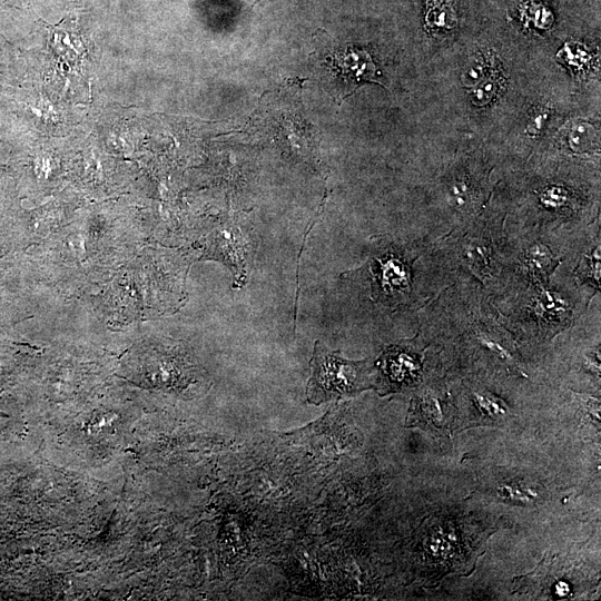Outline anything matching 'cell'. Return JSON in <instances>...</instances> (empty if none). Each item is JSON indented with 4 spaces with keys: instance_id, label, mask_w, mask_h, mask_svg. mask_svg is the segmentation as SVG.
<instances>
[{
    "instance_id": "1",
    "label": "cell",
    "mask_w": 601,
    "mask_h": 601,
    "mask_svg": "<svg viewBox=\"0 0 601 601\" xmlns=\"http://www.w3.org/2000/svg\"><path fill=\"white\" fill-rule=\"evenodd\" d=\"M311 368L306 394L307 401L316 405L370 387L366 362L347 361L318 341L315 343Z\"/></svg>"
},
{
    "instance_id": "2",
    "label": "cell",
    "mask_w": 601,
    "mask_h": 601,
    "mask_svg": "<svg viewBox=\"0 0 601 601\" xmlns=\"http://www.w3.org/2000/svg\"><path fill=\"white\" fill-rule=\"evenodd\" d=\"M332 67L336 75L347 85H359L362 82L382 85L380 70L371 55L363 49L348 47L336 52L332 58Z\"/></svg>"
},
{
    "instance_id": "3",
    "label": "cell",
    "mask_w": 601,
    "mask_h": 601,
    "mask_svg": "<svg viewBox=\"0 0 601 601\" xmlns=\"http://www.w3.org/2000/svg\"><path fill=\"white\" fill-rule=\"evenodd\" d=\"M417 370L415 359L406 352L388 351L383 359L382 372L391 386H400L407 382Z\"/></svg>"
},
{
    "instance_id": "4",
    "label": "cell",
    "mask_w": 601,
    "mask_h": 601,
    "mask_svg": "<svg viewBox=\"0 0 601 601\" xmlns=\"http://www.w3.org/2000/svg\"><path fill=\"white\" fill-rule=\"evenodd\" d=\"M495 60L491 52L476 51L465 63L461 80L465 87L472 88L489 75L496 71Z\"/></svg>"
},
{
    "instance_id": "5",
    "label": "cell",
    "mask_w": 601,
    "mask_h": 601,
    "mask_svg": "<svg viewBox=\"0 0 601 601\" xmlns=\"http://www.w3.org/2000/svg\"><path fill=\"white\" fill-rule=\"evenodd\" d=\"M378 277L386 293H401L408 286L406 267L396 257H390L382 262Z\"/></svg>"
},
{
    "instance_id": "6",
    "label": "cell",
    "mask_w": 601,
    "mask_h": 601,
    "mask_svg": "<svg viewBox=\"0 0 601 601\" xmlns=\"http://www.w3.org/2000/svg\"><path fill=\"white\" fill-rule=\"evenodd\" d=\"M441 421L442 412L437 400L430 396L413 400L406 422L407 425L431 423L439 426Z\"/></svg>"
},
{
    "instance_id": "7",
    "label": "cell",
    "mask_w": 601,
    "mask_h": 601,
    "mask_svg": "<svg viewBox=\"0 0 601 601\" xmlns=\"http://www.w3.org/2000/svg\"><path fill=\"white\" fill-rule=\"evenodd\" d=\"M558 263L544 245H532L526 252L525 264L528 270L536 277H548Z\"/></svg>"
},
{
    "instance_id": "8",
    "label": "cell",
    "mask_w": 601,
    "mask_h": 601,
    "mask_svg": "<svg viewBox=\"0 0 601 601\" xmlns=\"http://www.w3.org/2000/svg\"><path fill=\"white\" fill-rule=\"evenodd\" d=\"M502 78L497 70L471 88L470 99L473 105L483 107L490 104L500 91Z\"/></svg>"
},
{
    "instance_id": "9",
    "label": "cell",
    "mask_w": 601,
    "mask_h": 601,
    "mask_svg": "<svg viewBox=\"0 0 601 601\" xmlns=\"http://www.w3.org/2000/svg\"><path fill=\"white\" fill-rule=\"evenodd\" d=\"M599 139L595 129L588 124H577L569 134V145L577 152H587L598 146Z\"/></svg>"
},
{
    "instance_id": "10",
    "label": "cell",
    "mask_w": 601,
    "mask_h": 601,
    "mask_svg": "<svg viewBox=\"0 0 601 601\" xmlns=\"http://www.w3.org/2000/svg\"><path fill=\"white\" fill-rule=\"evenodd\" d=\"M453 10L443 1L433 2L426 11V21L430 28L447 29L453 26Z\"/></svg>"
},
{
    "instance_id": "11",
    "label": "cell",
    "mask_w": 601,
    "mask_h": 601,
    "mask_svg": "<svg viewBox=\"0 0 601 601\" xmlns=\"http://www.w3.org/2000/svg\"><path fill=\"white\" fill-rule=\"evenodd\" d=\"M536 309L542 316H554L560 313L562 314L565 311V306L562 299L545 292L538 299Z\"/></svg>"
},
{
    "instance_id": "12",
    "label": "cell",
    "mask_w": 601,
    "mask_h": 601,
    "mask_svg": "<svg viewBox=\"0 0 601 601\" xmlns=\"http://www.w3.org/2000/svg\"><path fill=\"white\" fill-rule=\"evenodd\" d=\"M475 401L480 408L492 416H500L505 413V410L500 404L499 400L486 394H476Z\"/></svg>"
},
{
    "instance_id": "13",
    "label": "cell",
    "mask_w": 601,
    "mask_h": 601,
    "mask_svg": "<svg viewBox=\"0 0 601 601\" xmlns=\"http://www.w3.org/2000/svg\"><path fill=\"white\" fill-rule=\"evenodd\" d=\"M469 262L482 270L487 265V256L482 245L471 244L466 250Z\"/></svg>"
},
{
    "instance_id": "14",
    "label": "cell",
    "mask_w": 601,
    "mask_h": 601,
    "mask_svg": "<svg viewBox=\"0 0 601 601\" xmlns=\"http://www.w3.org/2000/svg\"><path fill=\"white\" fill-rule=\"evenodd\" d=\"M565 201V193L559 188H551L542 195V203L553 208L562 207Z\"/></svg>"
},
{
    "instance_id": "15",
    "label": "cell",
    "mask_w": 601,
    "mask_h": 601,
    "mask_svg": "<svg viewBox=\"0 0 601 601\" xmlns=\"http://www.w3.org/2000/svg\"><path fill=\"white\" fill-rule=\"evenodd\" d=\"M548 116L549 112L546 110H540L533 115L526 126L528 134L531 136L539 135L548 121Z\"/></svg>"
}]
</instances>
